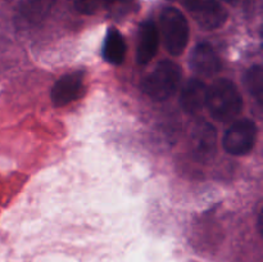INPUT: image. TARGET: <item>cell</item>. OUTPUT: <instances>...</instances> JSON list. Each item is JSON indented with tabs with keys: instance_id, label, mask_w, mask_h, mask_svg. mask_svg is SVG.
Segmentation results:
<instances>
[{
	"instance_id": "obj_8",
	"label": "cell",
	"mask_w": 263,
	"mask_h": 262,
	"mask_svg": "<svg viewBox=\"0 0 263 262\" xmlns=\"http://www.w3.org/2000/svg\"><path fill=\"white\" fill-rule=\"evenodd\" d=\"M159 46L158 28L152 21H146L140 26L136 59L139 64H146L154 58Z\"/></svg>"
},
{
	"instance_id": "obj_1",
	"label": "cell",
	"mask_w": 263,
	"mask_h": 262,
	"mask_svg": "<svg viewBox=\"0 0 263 262\" xmlns=\"http://www.w3.org/2000/svg\"><path fill=\"white\" fill-rule=\"evenodd\" d=\"M205 105L213 120L226 122L235 118L240 113L243 100L238 87L233 81L220 79L207 87Z\"/></svg>"
},
{
	"instance_id": "obj_14",
	"label": "cell",
	"mask_w": 263,
	"mask_h": 262,
	"mask_svg": "<svg viewBox=\"0 0 263 262\" xmlns=\"http://www.w3.org/2000/svg\"><path fill=\"white\" fill-rule=\"evenodd\" d=\"M228 2H234V0H228Z\"/></svg>"
},
{
	"instance_id": "obj_4",
	"label": "cell",
	"mask_w": 263,
	"mask_h": 262,
	"mask_svg": "<svg viewBox=\"0 0 263 262\" xmlns=\"http://www.w3.org/2000/svg\"><path fill=\"white\" fill-rule=\"evenodd\" d=\"M181 3L204 30H216L228 20V12L218 0H181Z\"/></svg>"
},
{
	"instance_id": "obj_12",
	"label": "cell",
	"mask_w": 263,
	"mask_h": 262,
	"mask_svg": "<svg viewBox=\"0 0 263 262\" xmlns=\"http://www.w3.org/2000/svg\"><path fill=\"white\" fill-rule=\"evenodd\" d=\"M246 84L249 92L257 99V102L262 103L263 99V69L262 66L256 64L248 69L246 74Z\"/></svg>"
},
{
	"instance_id": "obj_2",
	"label": "cell",
	"mask_w": 263,
	"mask_h": 262,
	"mask_svg": "<svg viewBox=\"0 0 263 262\" xmlns=\"http://www.w3.org/2000/svg\"><path fill=\"white\" fill-rule=\"evenodd\" d=\"M181 80V71L176 63L163 61L141 84V89L152 99L162 102L176 92Z\"/></svg>"
},
{
	"instance_id": "obj_3",
	"label": "cell",
	"mask_w": 263,
	"mask_h": 262,
	"mask_svg": "<svg viewBox=\"0 0 263 262\" xmlns=\"http://www.w3.org/2000/svg\"><path fill=\"white\" fill-rule=\"evenodd\" d=\"M161 30L168 53L180 55L189 40V23L185 15L176 8H164L161 13Z\"/></svg>"
},
{
	"instance_id": "obj_9",
	"label": "cell",
	"mask_w": 263,
	"mask_h": 262,
	"mask_svg": "<svg viewBox=\"0 0 263 262\" xmlns=\"http://www.w3.org/2000/svg\"><path fill=\"white\" fill-rule=\"evenodd\" d=\"M207 86L202 80L193 79L187 81L180 95V105L186 113H198L205 105Z\"/></svg>"
},
{
	"instance_id": "obj_5",
	"label": "cell",
	"mask_w": 263,
	"mask_h": 262,
	"mask_svg": "<svg viewBox=\"0 0 263 262\" xmlns=\"http://www.w3.org/2000/svg\"><path fill=\"white\" fill-rule=\"evenodd\" d=\"M257 126L252 120H240L228 128L223 136V148L233 156L249 153L256 144Z\"/></svg>"
},
{
	"instance_id": "obj_11",
	"label": "cell",
	"mask_w": 263,
	"mask_h": 262,
	"mask_svg": "<svg viewBox=\"0 0 263 262\" xmlns=\"http://www.w3.org/2000/svg\"><path fill=\"white\" fill-rule=\"evenodd\" d=\"M126 54V43L120 31L116 28L108 30L103 44V58L110 64H121Z\"/></svg>"
},
{
	"instance_id": "obj_7",
	"label": "cell",
	"mask_w": 263,
	"mask_h": 262,
	"mask_svg": "<svg viewBox=\"0 0 263 262\" xmlns=\"http://www.w3.org/2000/svg\"><path fill=\"white\" fill-rule=\"evenodd\" d=\"M192 69L203 77H212L221 71V59L212 45L200 43L194 48L190 59Z\"/></svg>"
},
{
	"instance_id": "obj_10",
	"label": "cell",
	"mask_w": 263,
	"mask_h": 262,
	"mask_svg": "<svg viewBox=\"0 0 263 262\" xmlns=\"http://www.w3.org/2000/svg\"><path fill=\"white\" fill-rule=\"evenodd\" d=\"M195 156L202 161L210 159L216 151V131L210 123L204 122L195 128L194 138Z\"/></svg>"
},
{
	"instance_id": "obj_6",
	"label": "cell",
	"mask_w": 263,
	"mask_h": 262,
	"mask_svg": "<svg viewBox=\"0 0 263 262\" xmlns=\"http://www.w3.org/2000/svg\"><path fill=\"white\" fill-rule=\"evenodd\" d=\"M84 86V72L76 71L64 74L51 89V102L55 107H63L81 95Z\"/></svg>"
},
{
	"instance_id": "obj_13",
	"label": "cell",
	"mask_w": 263,
	"mask_h": 262,
	"mask_svg": "<svg viewBox=\"0 0 263 262\" xmlns=\"http://www.w3.org/2000/svg\"><path fill=\"white\" fill-rule=\"evenodd\" d=\"M115 2H118V0H76V8L84 13H91L97 9L99 3L112 4Z\"/></svg>"
}]
</instances>
